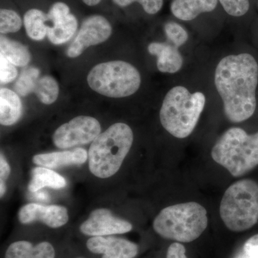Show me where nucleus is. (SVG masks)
Listing matches in <instances>:
<instances>
[{"instance_id":"nucleus-1","label":"nucleus","mask_w":258,"mask_h":258,"mask_svg":"<svg viewBox=\"0 0 258 258\" xmlns=\"http://www.w3.org/2000/svg\"><path fill=\"white\" fill-rule=\"evenodd\" d=\"M215 83L230 121L240 123L254 114L258 64L253 56L242 53L222 58L215 71Z\"/></svg>"},{"instance_id":"nucleus-2","label":"nucleus","mask_w":258,"mask_h":258,"mask_svg":"<svg viewBox=\"0 0 258 258\" xmlns=\"http://www.w3.org/2000/svg\"><path fill=\"white\" fill-rule=\"evenodd\" d=\"M134 142L129 125L123 123L111 125L91 144L88 152L89 169L101 179L111 177L118 172Z\"/></svg>"},{"instance_id":"nucleus-3","label":"nucleus","mask_w":258,"mask_h":258,"mask_svg":"<svg viewBox=\"0 0 258 258\" xmlns=\"http://www.w3.org/2000/svg\"><path fill=\"white\" fill-rule=\"evenodd\" d=\"M205 102L203 93H190L181 86L171 88L161 106L159 113L161 125L176 138L189 137L198 124Z\"/></svg>"},{"instance_id":"nucleus-4","label":"nucleus","mask_w":258,"mask_h":258,"mask_svg":"<svg viewBox=\"0 0 258 258\" xmlns=\"http://www.w3.org/2000/svg\"><path fill=\"white\" fill-rule=\"evenodd\" d=\"M208 225L205 208L198 203L189 202L163 209L156 217L153 227L164 238L191 242L205 232Z\"/></svg>"},{"instance_id":"nucleus-5","label":"nucleus","mask_w":258,"mask_h":258,"mask_svg":"<svg viewBox=\"0 0 258 258\" xmlns=\"http://www.w3.org/2000/svg\"><path fill=\"white\" fill-rule=\"evenodd\" d=\"M213 160L231 175L240 177L258 166V132L248 135L240 128H231L212 148Z\"/></svg>"},{"instance_id":"nucleus-6","label":"nucleus","mask_w":258,"mask_h":258,"mask_svg":"<svg viewBox=\"0 0 258 258\" xmlns=\"http://www.w3.org/2000/svg\"><path fill=\"white\" fill-rule=\"evenodd\" d=\"M220 215L226 227L233 232L252 228L258 221V184L242 179L230 185L222 197Z\"/></svg>"},{"instance_id":"nucleus-7","label":"nucleus","mask_w":258,"mask_h":258,"mask_svg":"<svg viewBox=\"0 0 258 258\" xmlns=\"http://www.w3.org/2000/svg\"><path fill=\"white\" fill-rule=\"evenodd\" d=\"M87 82L95 92L108 98H124L134 94L141 86L140 74L125 61L96 64L88 73Z\"/></svg>"},{"instance_id":"nucleus-8","label":"nucleus","mask_w":258,"mask_h":258,"mask_svg":"<svg viewBox=\"0 0 258 258\" xmlns=\"http://www.w3.org/2000/svg\"><path fill=\"white\" fill-rule=\"evenodd\" d=\"M101 132V124L96 118L79 115L56 129L52 141L59 149H69L93 142Z\"/></svg>"},{"instance_id":"nucleus-9","label":"nucleus","mask_w":258,"mask_h":258,"mask_svg":"<svg viewBox=\"0 0 258 258\" xmlns=\"http://www.w3.org/2000/svg\"><path fill=\"white\" fill-rule=\"evenodd\" d=\"M112 34L110 22L101 15L88 17L83 22L79 32L67 50L71 58L79 57L86 49L106 41Z\"/></svg>"},{"instance_id":"nucleus-10","label":"nucleus","mask_w":258,"mask_h":258,"mask_svg":"<svg viewBox=\"0 0 258 258\" xmlns=\"http://www.w3.org/2000/svg\"><path fill=\"white\" fill-rule=\"evenodd\" d=\"M49 22L47 37L54 45H62L69 42L77 31V18L71 13L69 5L57 2L51 6L47 13Z\"/></svg>"},{"instance_id":"nucleus-11","label":"nucleus","mask_w":258,"mask_h":258,"mask_svg":"<svg viewBox=\"0 0 258 258\" xmlns=\"http://www.w3.org/2000/svg\"><path fill=\"white\" fill-rule=\"evenodd\" d=\"M132 230L130 222L113 216L108 209H97L80 227L84 235L102 237L124 234Z\"/></svg>"},{"instance_id":"nucleus-12","label":"nucleus","mask_w":258,"mask_h":258,"mask_svg":"<svg viewBox=\"0 0 258 258\" xmlns=\"http://www.w3.org/2000/svg\"><path fill=\"white\" fill-rule=\"evenodd\" d=\"M69 220L67 209L60 205L42 206L30 203L23 206L19 212V220L22 224L40 221L51 228H57L66 225Z\"/></svg>"},{"instance_id":"nucleus-13","label":"nucleus","mask_w":258,"mask_h":258,"mask_svg":"<svg viewBox=\"0 0 258 258\" xmlns=\"http://www.w3.org/2000/svg\"><path fill=\"white\" fill-rule=\"evenodd\" d=\"M88 249L102 258H134L138 253V246L131 241L113 236L92 237L87 241Z\"/></svg>"},{"instance_id":"nucleus-14","label":"nucleus","mask_w":258,"mask_h":258,"mask_svg":"<svg viewBox=\"0 0 258 258\" xmlns=\"http://www.w3.org/2000/svg\"><path fill=\"white\" fill-rule=\"evenodd\" d=\"M88 159L87 151L82 148H78L71 151L37 154L32 158V161L37 166L57 169L61 166L82 164Z\"/></svg>"},{"instance_id":"nucleus-15","label":"nucleus","mask_w":258,"mask_h":258,"mask_svg":"<svg viewBox=\"0 0 258 258\" xmlns=\"http://www.w3.org/2000/svg\"><path fill=\"white\" fill-rule=\"evenodd\" d=\"M149 53L157 57V68L159 71L168 74H175L181 69L183 59L175 45L152 42L148 46Z\"/></svg>"},{"instance_id":"nucleus-16","label":"nucleus","mask_w":258,"mask_h":258,"mask_svg":"<svg viewBox=\"0 0 258 258\" xmlns=\"http://www.w3.org/2000/svg\"><path fill=\"white\" fill-rule=\"evenodd\" d=\"M218 0H172L171 13L182 21H191L203 13L216 9Z\"/></svg>"},{"instance_id":"nucleus-17","label":"nucleus","mask_w":258,"mask_h":258,"mask_svg":"<svg viewBox=\"0 0 258 258\" xmlns=\"http://www.w3.org/2000/svg\"><path fill=\"white\" fill-rule=\"evenodd\" d=\"M53 246L48 242H42L34 246L28 241H18L10 244L5 258H55Z\"/></svg>"},{"instance_id":"nucleus-18","label":"nucleus","mask_w":258,"mask_h":258,"mask_svg":"<svg viewBox=\"0 0 258 258\" xmlns=\"http://www.w3.org/2000/svg\"><path fill=\"white\" fill-rule=\"evenodd\" d=\"M23 105L20 97L14 91L3 88L0 90V123L12 125L21 117Z\"/></svg>"},{"instance_id":"nucleus-19","label":"nucleus","mask_w":258,"mask_h":258,"mask_svg":"<svg viewBox=\"0 0 258 258\" xmlns=\"http://www.w3.org/2000/svg\"><path fill=\"white\" fill-rule=\"evenodd\" d=\"M66 186V179L60 174L48 168L37 166L32 169V179L28 189L30 192H35L46 186L60 189Z\"/></svg>"},{"instance_id":"nucleus-20","label":"nucleus","mask_w":258,"mask_h":258,"mask_svg":"<svg viewBox=\"0 0 258 258\" xmlns=\"http://www.w3.org/2000/svg\"><path fill=\"white\" fill-rule=\"evenodd\" d=\"M48 16L42 10L32 8L24 15L23 24L30 38L35 41L43 40L47 35Z\"/></svg>"},{"instance_id":"nucleus-21","label":"nucleus","mask_w":258,"mask_h":258,"mask_svg":"<svg viewBox=\"0 0 258 258\" xmlns=\"http://www.w3.org/2000/svg\"><path fill=\"white\" fill-rule=\"evenodd\" d=\"M0 55L19 67L26 66L31 60L30 52L25 45L3 35L0 37Z\"/></svg>"},{"instance_id":"nucleus-22","label":"nucleus","mask_w":258,"mask_h":258,"mask_svg":"<svg viewBox=\"0 0 258 258\" xmlns=\"http://www.w3.org/2000/svg\"><path fill=\"white\" fill-rule=\"evenodd\" d=\"M33 93L43 104H52L58 98V83L52 76H42L37 80Z\"/></svg>"},{"instance_id":"nucleus-23","label":"nucleus","mask_w":258,"mask_h":258,"mask_svg":"<svg viewBox=\"0 0 258 258\" xmlns=\"http://www.w3.org/2000/svg\"><path fill=\"white\" fill-rule=\"evenodd\" d=\"M39 78L40 71L37 68L29 67L24 70L15 83V91L22 96H28L33 93Z\"/></svg>"},{"instance_id":"nucleus-24","label":"nucleus","mask_w":258,"mask_h":258,"mask_svg":"<svg viewBox=\"0 0 258 258\" xmlns=\"http://www.w3.org/2000/svg\"><path fill=\"white\" fill-rule=\"evenodd\" d=\"M21 17L15 10H0V32L1 34L13 33L18 32L23 26Z\"/></svg>"},{"instance_id":"nucleus-25","label":"nucleus","mask_w":258,"mask_h":258,"mask_svg":"<svg viewBox=\"0 0 258 258\" xmlns=\"http://www.w3.org/2000/svg\"><path fill=\"white\" fill-rule=\"evenodd\" d=\"M164 31L169 40H170L176 47L181 46L187 41V32L179 24L174 22H168L164 25Z\"/></svg>"},{"instance_id":"nucleus-26","label":"nucleus","mask_w":258,"mask_h":258,"mask_svg":"<svg viewBox=\"0 0 258 258\" xmlns=\"http://www.w3.org/2000/svg\"><path fill=\"white\" fill-rule=\"evenodd\" d=\"M113 3L120 8H125L133 3H137L142 5L146 13L156 15L162 9L164 0H112Z\"/></svg>"},{"instance_id":"nucleus-27","label":"nucleus","mask_w":258,"mask_h":258,"mask_svg":"<svg viewBox=\"0 0 258 258\" xmlns=\"http://www.w3.org/2000/svg\"><path fill=\"white\" fill-rule=\"evenodd\" d=\"M224 10L232 17H242L249 10V0H218Z\"/></svg>"},{"instance_id":"nucleus-28","label":"nucleus","mask_w":258,"mask_h":258,"mask_svg":"<svg viewBox=\"0 0 258 258\" xmlns=\"http://www.w3.org/2000/svg\"><path fill=\"white\" fill-rule=\"evenodd\" d=\"M18 76V70L3 55H0V81L2 83H9Z\"/></svg>"},{"instance_id":"nucleus-29","label":"nucleus","mask_w":258,"mask_h":258,"mask_svg":"<svg viewBox=\"0 0 258 258\" xmlns=\"http://www.w3.org/2000/svg\"><path fill=\"white\" fill-rule=\"evenodd\" d=\"M242 252L250 257L258 258V234L246 241Z\"/></svg>"},{"instance_id":"nucleus-30","label":"nucleus","mask_w":258,"mask_h":258,"mask_svg":"<svg viewBox=\"0 0 258 258\" xmlns=\"http://www.w3.org/2000/svg\"><path fill=\"white\" fill-rule=\"evenodd\" d=\"M166 258H187L184 246L179 242H174L169 246Z\"/></svg>"},{"instance_id":"nucleus-31","label":"nucleus","mask_w":258,"mask_h":258,"mask_svg":"<svg viewBox=\"0 0 258 258\" xmlns=\"http://www.w3.org/2000/svg\"><path fill=\"white\" fill-rule=\"evenodd\" d=\"M10 174V166L3 154L0 156V184H5Z\"/></svg>"},{"instance_id":"nucleus-32","label":"nucleus","mask_w":258,"mask_h":258,"mask_svg":"<svg viewBox=\"0 0 258 258\" xmlns=\"http://www.w3.org/2000/svg\"><path fill=\"white\" fill-rule=\"evenodd\" d=\"M33 193L32 195V198L34 200H37V201L40 202H47L49 200H50V198H49L48 195L45 191H35V192Z\"/></svg>"},{"instance_id":"nucleus-33","label":"nucleus","mask_w":258,"mask_h":258,"mask_svg":"<svg viewBox=\"0 0 258 258\" xmlns=\"http://www.w3.org/2000/svg\"><path fill=\"white\" fill-rule=\"evenodd\" d=\"M83 3L89 7L96 6L101 3L102 0H82Z\"/></svg>"},{"instance_id":"nucleus-34","label":"nucleus","mask_w":258,"mask_h":258,"mask_svg":"<svg viewBox=\"0 0 258 258\" xmlns=\"http://www.w3.org/2000/svg\"><path fill=\"white\" fill-rule=\"evenodd\" d=\"M235 258H254L250 257V256L247 255V254H244V252H240L238 255Z\"/></svg>"}]
</instances>
